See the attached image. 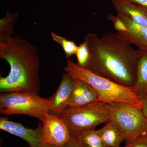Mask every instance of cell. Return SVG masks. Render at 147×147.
<instances>
[{"label":"cell","instance_id":"cell-1","mask_svg":"<svg viewBox=\"0 0 147 147\" xmlns=\"http://www.w3.org/2000/svg\"><path fill=\"white\" fill-rule=\"evenodd\" d=\"M84 40L90 53L86 69L125 86H134L141 50H134L117 32L108 33L100 38L88 34Z\"/></svg>","mask_w":147,"mask_h":147},{"label":"cell","instance_id":"cell-2","mask_svg":"<svg viewBox=\"0 0 147 147\" xmlns=\"http://www.w3.org/2000/svg\"><path fill=\"white\" fill-rule=\"evenodd\" d=\"M38 47L18 35L0 43V59L6 61L10 71L0 76L1 93L28 90L39 93L40 61Z\"/></svg>","mask_w":147,"mask_h":147},{"label":"cell","instance_id":"cell-3","mask_svg":"<svg viewBox=\"0 0 147 147\" xmlns=\"http://www.w3.org/2000/svg\"><path fill=\"white\" fill-rule=\"evenodd\" d=\"M64 70L72 78L83 80L89 84L97 92L99 102H125L142 108V100L131 88L82 68L69 59L67 61Z\"/></svg>","mask_w":147,"mask_h":147},{"label":"cell","instance_id":"cell-4","mask_svg":"<svg viewBox=\"0 0 147 147\" xmlns=\"http://www.w3.org/2000/svg\"><path fill=\"white\" fill-rule=\"evenodd\" d=\"M53 108L48 98L41 97L34 92L17 91L0 94V113L7 116L26 115L42 122Z\"/></svg>","mask_w":147,"mask_h":147},{"label":"cell","instance_id":"cell-5","mask_svg":"<svg viewBox=\"0 0 147 147\" xmlns=\"http://www.w3.org/2000/svg\"><path fill=\"white\" fill-rule=\"evenodd\" d=\"M109 121L120 129L126 144L147 135V118L142 109L129 103H105Z\"/></svg>","mask_w":147,"mask_h":147},{"label":"cell","instance_id":"cell-6","mask_svg":"<svg viewBox=\"0 0 147 147\" xmlns=\"http://www.w3.org/2000/svg\"><path fill=\"white\" fill-rule=\"evenodd\" d=\"M57 116L64 122L72 135L95 129L100 124L109 121L105 103L101 102L82 107L67 108Z\"/></svg>","mask_w":147,"mask_h":147},{"label":"cell","instance_id":"cell-7","mask_svg":"<svg viewBox=\"0 0 147 147\" xmlns=\"http://www.w3.org/2000/svg\"><path fill=\"white\" fill-rule=\"evenodd\" d=\"M41 123L42 137L45 143L61 147L71 138V132L66 125L57 115L48 113Z\"/></svg>","mask_w":147,"mask_h":147},{"label":"cell","instance_id":"cell-8","mask_svg":"<svg viewBox=\"0 0 147 147\" xmlns=\"http://www.w3.org/2000/svg\"><path fill=\"white\" fill-rule=\"evenodd\" d=\"M42 127V123L35 129H32L26 128L19 123L9 121L7 117H0V129L24 139L30 147H44Z\"/></svg>","mask_w":147,"mask_h":147},{"label":"cell","instance_id":"cell-9","mask_svg":"<svg viewBox=\"0 0 147 147\" xmlns=\"http://www.w3.org/2000/svg\"><path fill=\"white\" fill-rule=\"evenodd\" d=\"M99 102L97 92L89 84L73 78V87L68 108H76Z\"/></svg>","mask_w":147,"mask_h":147},{"label":"cell","instance_id":"cell-10","mask_svg":"<svg viewBox=\"0 0 147 147\" xmlns=\"http://www.w3.org/2000/svg\"><path fill=\"white\" fill-rule=\"evenodd\" d=\"M117 15L128 30V31L118 33L129 44L137 45L139 50L147 52V27L136 24L128 16L120 12H117Z\"/></svg>","mask_w":147,"mask_h":147},{"label":"cell","instance_id":"cell-11","mask_svg":"<svg viewBox=\"0 0 147 147\" xmlns=\"http://www.w3.org/2000/svg\"><path fill=\"white\" fill-rule=\"evenodd\" d=\"M73 80V78L64 72L57 90L48 98L53 105L50 113L57 115L67 108L72 93Z\"/></svg>","mask_w":147,"mask_h":147},{"label":"cell","instance_id":"cell-12","mask_svg":"<svg viewBox=\"0 0 147 147\" xmlns=\"http://www.w3.org/2000/svg\"><path fill=\"white\" fill-rule=\"evenodd\" d=\"M117 12L129 17L136 24L147 27V7L123 0H110Z\"/></svg>","mask_w":147,"mask_h":147},{"label":"cell","instance_id":"cell-13","mask_svg":"<svg viewBox=\"0 0 147 147\" xmlns=\"http://www.w3.org/2000/svg\"><path fill=\"white\" fill-rule=\"evenodd\" d=\"M97 131L105 147H120L125 141L120 129L112 121H108Z\"/></svg>","mask_w":147,"mask_h":147},{"label":"cell","instance_id":"cell-14","mask_svg":"<svg viewBox=\"0 0 147 147\" xmlns=\"http://www.w3.org/2000/svg\"><path fill=\"white\" fill-rule=\"evenodd\" d=\"M141 51L137 63L136 82L131 88L140 98L147 96V51Z\"/></svg>","mask_w":147,"mask_h":147},{"label":"cell","instance_id":"cell-15","mask_svg":"<svg viewBox=\"0 0 147 147\" xmlns=\"http://www.w3.org/2000/svg\"><path fill=\"white\" fill-rule=\"evenodd\" d=\"M73 135L84 147H105L97 130H88Z\"/></svg>","mask_w":147,"mask_h":147},{"label":"cell","instance_id":"cell-16","mask_svg":"<svg viewBox=\"0 0 147 147\" xmlns=\"http://www.w3.org/2000/svg\"><path fill=\"white\" fill-rule=\"evenodd\" d=\"M16 13L7 12L6 15L0 20V43L5 42L13 34L14 24L18 18Z\"/></svg>","mask_w":147,"mask_h":147},{"label":"cell","instance_id":"cell-17","mask_svg":"<svg viewBox=\"0 0 147 147\" xmlns=\"http://www.w3.org/2000/svg\"><path fill=\"white\" fill-rule=\"evenodd\" d=\"M51 36L53 40L60 45L65 54V57L68 59L76 54L77 46L74 40H70L65 38L51 32Z\"/></svg>","mask_w":147,"mask_h":147},{"label":"cell","instance_id":"cell-18","mask_svg":"<svg viewBox=\"0 0 147 147\" xmlns=\"http://www.w3.org/2000/svg\"><path fill=\"white\" fill-rule=\"evenodd\" d=\"M77 65L82 68L87 69L90 58L89 48L88 43L84 42L78 45L76 54Z\"/></svg>","mask_w":147,"mask_h":147},{"label":"cell","instance_id":"cell-19","mask_svg":"<svg viewBox=\"0 0 147 147\" xmlns=\"http://www.w3.org/2000/svg\"><path fill=\"white\" fill-rule=\"evenodd\" d=\"M108 20L113 23V26L117 32L128 31L127 28L119 16L110 14L107 16Z\"/></svg>","mask_w":147,"mask_h":147},{"label":"cell","instance_id":"cell-20","mask_svg":"<svg viewBox=\"0 0 147 147\" xmlns=\"http://www.w3.org/2000/svg\"><path fill=\"white\" fill-rule=\"evenodd\" d=\"M125 146L126 147H147V135L138 137Z\"/></svg>","mask_w":147,"mask_h":147},{"label":"cell","instance_id":"cell-21","mask_svg":"<svg viewBox=\"0 0 147 147\" xmlns=\"http://www.w3.org/2000/svg\"><path fill=\"white\" fill-rule=\"evenodd\" d=\"M61 147H84L79 143L74 137L71 134L70 139Z\"/></svg>","mask_w":147,"mask_h":147},{"label":"cell","instance_id":"cell-22","mask_svg":"<svg viewBox=\"0 0 147 147\" xmlns=\"http://www.w3.org/2000/svg\"><path fill=\"white\" fill-rule=\"evenodd\" d=\"M140 99L142 101V112L147 118V97L142 98Z\"/></svg>","mask_w":147,"mask_h":147},{"label":"cell","instance_id":"cell-23","mask_svg":"<svg viewBox=\"0 0 147 147\" xmlns=\"http://www.w3.org/2000/svg\"><path fill=\"white\" fill-rule=\"evenodd\" d=\"M128 2L137 4L147 7V0H123Z\"/></svg>","mask_w":147,"mask_h":147},{"label":"cell","instance_id":"cell-24","mask_svg":"<svg viewBox=\"0 0 147 147\" xmlns=\"http://www.w3.org/2000/svg\"><path fill=\"white\" fill-rule=\"evenodd\" d=\"M44 147H57L55 146L54 145L50 144H47V143H45Z\"/></svg>","mask_w":147,"mask_h":147},{"label":"cell","instance_id":"cell-25","mask_svg":"<svg viewBox=\"0 0 147 147\" xmlns=\"http://www.w3.org/2000/svg\"><path fill=\"white\" fill-rule=\"evenodd\" d=\"M123 147H126V146H124Z\"/></svg>","mask_w":147,"mask_h":147}]
</instances>
